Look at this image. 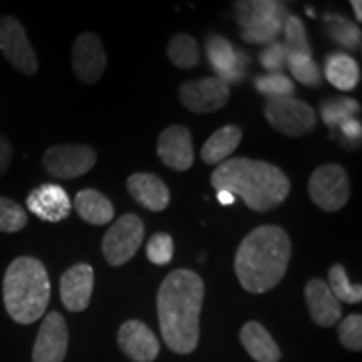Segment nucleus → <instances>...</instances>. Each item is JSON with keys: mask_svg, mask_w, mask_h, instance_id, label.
Masks as SVG:
<instances>
[{"mask_svg": "<svg viewBox=\"0 0 362 362\" xmlns=\"http://www.w3.org/2000/svg\"><path fill=\"white\" fill-rule=\"evenodd\" d=\"M240 342L245 347L248 356L257 362H279L282 357V352L269 330L253 320L247 322L240 330Z\"/></svg>", "mask_w": 362, "mask_h": 362, "instance_id": "21", "label": "nucleus"}, {"mask_svg": "<svg viewBox=\"0 0 362 362\" xmlns=\"http://www.w3.org/2000/svg\"><path fill=\"white\" fill-rule=\"evenodd\" d=\"M117 344L133 362H153L160 354V342L141 320H128L121 325Z\"/></svg>", "mask_w": 362, "mask_h": 362, "instance_id": "16", "label": "nucleus"}, {"mask_svg": "<svg viewBox=\"0 0 362 362\" xmlns=\"http://www.w3.org/2000/svg\"><path fill=\"white\" fill-rule=\"evenodd\" d=\"M329 288L339 302L346 304H359L362 300V287L359 284L352 285L347 279L344 265L336 264L329 270Z\"/></svg>", "mask_w": 362, "mask_h": 362, "instance_id": "27", "label": "nucleus"}, {"mask_svg": "<svg viewBox=\"0 0 362 362\" xmlns=\"http://www.w3.org/2000/svg\"><path fill=\"white\" fill-rule=\"evenodd\" d=\"M292 257L287 232L277 225L252 230L235 253V274L243 291L265 293L280 284Z\"/></svg>", "mask_w": 362, "mask_h": 362, "instance_id": "2", "label": "nucleus"}, {"mask_svg": "<svg viewBox=\"0 0 362 362\" xmlns=\"http://www.w3.org/2000/svg\"><path fill=\"white\" fill-rule=\"evenodd\" d=\"M216 200H218V202L221 203V205L230 206V205H233L237 198H235L233 194L230 193V192H225V189H220V192H216Z\"/></svg>", "mask_w": 362, "mask_h": 362, "instance_id": "38", "label": "nucleus"}, {"mask_svg": "<svg viewBox=\"0 0 362 362\" xmlns=\"http://www.w3.org/2000/svg\"><path fill=\"white\" fill-rule=\"evenodd\" d=\"M74 208L78 215L90 225H106L115 218V206L96 189H81L76 194Z\"/></svg>", "mask_w": 362, "mask_h": 362, "instance_id": "23", "label": "nucleus"}, {"mask_svg": "<svg viewBox=\"0 0 362 362\" xmlns=\"http://www.w3.org/2000/svg\"><path fill=\"white\" fill-rule=\"evenodd\" d=\"M170 61L180 69H192L200 64V47L188 34H178L170 40L166 49Z\"/></svg>", "mask_w": 362, "mask_h": 362, "instance_id": "25", "label": "nucleus"}, {"mask_svg": "<svg viewBox=\"0 0 362 362\" xmlns=\"http://www.w3.org/2000/svg\"><path fill=\"white\" fill-rule=\"evenodd\" d=\"M260 64L269 72H282L287 66V49L284 44L272 42L260 52Z\"/></svg>", "mask_w": 362, "mask_h": 362, "instance_id": "35", "label": "nucleus"}, {"mask_svg": "<svg viewBox=\"0 0 362 362\" xmlns=\"http://www.w3.org/2000/svg\"><path fill=\"white\" fill-rule=\"evenodd\" d=\"M98 161V153L86 144H57L42 156V166L57 180L79 178L90 171Z\"/></svg>", "mask_w": 362, "mask_h": 362, "instance_id": "9", "label": "nucleus"}, {"mask_svg": "<svg viewBox=\"0 0 362 362\" xmlns=\"http://www.w3.org/2000/svg\"><path fill=\"white\" fill-rule=\"evenodd\" d=\"M27 208L42 221L57 223L69 216L72 205L64 188L54 183H44L29 193Z\"/></svg>", "mask_w": 362, "mask_h": 362, "instance_id": "17", "label": "nucleus"}, {"mask_svg": "<svg viewBox=\"0 0 362 362\" xmlns=\"http://www.w3.org/2000/svg\"><path fill=\"white\" fill-rule=\"evenodd\" d=\"M69 346V330L64 317L49 312L44 317L37 339L34 342L33 362H64Z\"/></svg>", "mask_w": 362, "mask_h": 362, "instance_id": "13", "label": "nucleus"}, {"mask_svg": "<svg viewBox=\"0 0 362 362\" xmlns=\"http://www.w3.org/2000/svg\"><path fill=\"white\" fill-rule=\"evenodd\" d=\"M4 305L17 324H34L44 315L51 298V280L44 264L19 257L7 267L2 284Z\"/></svg>", "mask_w": 362, "mask_h": 362, "instance_id": "4", "label": "nucleus"}, {"mask_svg": "<svg viewBox=\"0 0 362 362\" xmlns=\"http://www.w3.org/2000/svg\"><path fill=\"white\" fill-rule=\"evenodd\" d=\"M337 129L341 131V134L347 139V141L356 143V141H359V139H361L362 124H361L359 119H356V117H354V119L344 121V123L339 126Z\"/></svg>", "mask_w": 362, "mask_h": 362, "instance_id": "36", "label": "nucleus"}, {"mask_svg": "<svg viewBox=\"0 0 362 362\" xmlns=\"http://www.w3.org/2000/svg\"><path fill=\"white\" fill-rule=\"evenodd\" d=\"M146 255L151 264L168 265L173 259V238L168 233H155L148 242Z\"/></svg>", "mask_w": 362, "mask_h": 362, "instance_id": "34", "label": "nucleus"}, {"mask_svg": "<svg viewBox=\"0 0 362 362\" xmlns=\"http://www.w3.org/2000/svg\"><path fill=\"white\" fill-rule=\"evenodd\" d=\"M325 78L334 88L352 90L361 81L359 64L344 52H332L325 59Z\"/></svg>", "mask_w": 362, "mask_h": 362, "instance_id": "24", "label": "nucleus"}, {"mask_svg": "<svg viewBox=\"0 0 362 362\" xmlns=\"http://www.w3.org/2000/svg\"><path fill=\"white\" fill-rule=\"evenodd\" d=\"M0 52L22 74L34 76L39 69L37 56L27 39L25 29L11 16L0 17Z\"/></svg>", "mask_w": 362, "mask_h": 362, "instance_id": "10", "label": "nucleus"}, {"mask_svg": "<svg viewBox=\"0 0 362 362\" xmlns=\"http://www.w3.org/2000/svg\"><path fill=\"white\" fill-rule=\"evenodd\" d=\"M309 197L320 210L329 214L341 210L351 197V183L346 170L336 163L315 168L309 180Z\"/></svg>", "mask_w": 362, "mask_h": 362, "instance_id": "6", "label": "nucleus"}, {"mask_svg": "<svg viewBox=\"0 0 362 362\" xmlns=\"http://www.w3.org/2000/svg\"><path fill=\"white\" fill-rule=\"evenodd\" d=\"M29 216L19 203L12 202L11 198L0 197V232L17 233L25 228Z\"/></svg>", "mask_w": 362, "mask_h": 362, "instance_id": "32", "label": "nucleus"}, {"mask_svg": "<svg viewBox=\"0 0 362 362\" xmlns=\"http://www.w3.org/2000/svg\"><path fill=\"white\" fill-rule=\"evenodd\" d=\"M339 341L349 351L359 352L362 349V317L351 314L339 325Z\"/></svg>", "mask_w": 362, "mask_h": 362, "instance_id": "33", "label": "nucleus"}, {"mask_svg": "<svg viewBox=\"0 0 362 362\" xmlns=\"http://www.w3.org/2000/svg\"><path fill=\"white\" fill-rule=\"evenodd\" d=\"M180 101L194 115H210L230 101V86L218 78H203L180 86Z\"/></svg>", "mask_w": 362, "mask_h": 362, "instance_id": "11", "label": "nucleus"}, {"mask_svg": "<svg viewBox=\"0 0 362 362\" xmlns=\"http://www.w3.org/2000/svg\"><path fill=\"white\" fill-rule=\"evenodd\" d=\"M205 284L193 270H173L158 292V319L163 341L176 354H189L200 341V314Z\"/></svg>", "mask_w": 362, "mask_h": 362, "instance_id": "1", "label": "nucleus"}, {"mask_svg": "<svg viewBox=\"0 0 362 362\" xmlns=\"http://www.w3.org/2000/svg\"><path fill=\"white\" fill-rule=\"evenodd\" d=\"M211 187L242 198L248 208L260 214L282 205L291 193V181L279 166L248 158L220 163L211 173Z\"/></svg>", "mask_w": 362, "mask_h": 362, "instance_id": "3", "label": "nucleus"}, {"mask_svg": "<svg viewBox=\"0 0 362 362\" xmlns=\"http://www.w3.org/2000/svg\"><path fill=\"white\" fill-rule=\"evenodd\" d=\"M206 56L211 67L215 71V78L223 81L225 84L240 83L245 78L247 66L250 64V59L245 52L235 51L233 45L221 35L211 34L206 37L205 42Z\"/></svg>", "mask_w": 362, "mask_h": 362, "instance_id": "12", "label": "nucleus"}, {"mask_svg": "<svg viewBox=\"0 0 362 362\" xmlns=\"http://www.w3.org/2000/svg\"><path fill=\"white\" fill-rule=\"evenodd\" d=\"M287 66L291 69L293 79L307 88H315L322 83L320 69L312 56H297V54H287Z\"/></svg>", "mask_w": 362, "mask_h": 362, "instance_id": "29", "label": "nucleus"}, {"mask_svg": "<svg viewBox=\"0 0 362 362\" xmlns=\"http://www.w3.org/2000/svg\"><path fill=\"white\" fill-rule=\"evenodd\" d=\"M243 133L238 126L228 124L215 131L210 138L206 139V143L202 148V160L206 165H220L228 158L235 149L238 148L240 141H242Z\"/></svg>", "mask_w": 362, "mask_h": 362, "instance_id": "22", "label": "nucleus"}, {"mask_svg": "<svg viewBox=\"0 0 362 362\" xmlns=\"http://www.w3.org/2000/svg\"><path fill=\"white\" fill-rule=\"evenodd\" d=\"M359 103L351 98L330 99V101H324L320 104V116H322V121L329 128H339L344 121L354 119L359 115Z\"/></svg>", "mask_w": 362, "mask_h": 362, "instance_id": "26", "label": "nucleus"}, {"mask_svg": "<svg viewBox=\"0 0 362 362\" xmlns=\"http://www.w3.org/2000/svg\"><path fill=\"white\" fill-rule=\"evenodd\" d=\"M265 117L269 124L285 136L309 134L315 129L317 116L309 104L296 98L269 99L265 104Z\"/></svg>", "mask_w": 362, "mask_h": 362, "instance_id": "8", "label": "nucleus"}, {"mask_svg": "<svg viewBox=\"0 0 362 362\" xmlns=\"http://www.w3.org/2000/svg\"><path fill=\"white\" fill-rule=\"evenodd\" d=\"M235 13L242 27V39L250 44H269L284 30L287 8L274 0L235 2Z\"/></svg>", "mask_w": 362, "mask_h": 362, "instance_id": "5", "label": "nucleus"}, {"mask_svg": "<svg viewBox=\"0 0 362 362\" xmlns=\"http://www.w3.org/2000/svg\"><path fill=\"white\" fill-rule=\"evenodd\" d=\"M327 22V33L330 39L336 40L342 47L349 49V51H356L361 45V29L354 22L347 21L342 16H327L325 17Z\"/></svg>", "mask_w": 362, "mask_h": 362, "instance_id": "28", "label": "nucleus"}, {"mask_svg": "<svg viewBox=\"0 0 362 362\" xmlns=\"http://www.w3.org/2000/svg\"><path fill=\"white\" fill-rule=\"evenodd\" d=\"M126 187L134 202L151 211H163L170 205V189L160 176L151 173L131 175Z\"/></svg>", "mask_w": 362, "mask_h": 362, "instance_id": "20", "label": "nucleus"}, {"mask_svg": "<svg viewBox=\"0 0 362 362\" xmlns=\"http://www.w3.org/2000/svg\"><path fill=\"white\" fill-rule=\"evenodd\" d=\"M158 156L175 171H188L192 168L194 153L189 129L175 124L163 131L158 138Z\"/></svg>", "mask_w": 362, "mask_h": 362, "instance_id": "15", "label": "nucleus"}, {"mask_svg": "<svg viewBox=\"0 0 362 362\" xmlns=\"http://www.w3.org/2000/svg\"><path fill=\"white\" fill-rule=\"evenodd\" d=\"M285 49L287 54H297V56H312V49L307 39L305 27L302 21L296 16H288L284 24Z\"/></svg>", "mask_w": 362, "mask_h": 362, "instance_id": "30", "label": "nucleus"}, {"mask_svg": "<svg viewBox=\"0 0 362 362\" xmlns=\"http://www.w3.org/2000/svg\"><path fill=\"white\" fill-rule=\"evenodd\" d=\"M12 155H13V149L12 144L6 136L0 134V178L7 173L8 166H11L12 161Z\"/></svg>", "mask_w": 362, "mask_h": 362, "instance_id": "37", "label": "nucleus"}, {"mask_svg": "<svg viewBox=\"0 0 362 362\" xmlns=\"http://www.w3.org/2000/svg\"><path fill=\"white\" fill-rule=\"evenodd\" d=\"M106 52L101 39L93 33H83L72 45V69L84 84H94L106 71Z\"/></svg>", "mask_w": 362, "mask_h": 362, "instance_id": "14", "label": "nucleus"}, {"mask_svg": "<svg viewBox=\"0 0 362 362\" xmlns=\"http://www.w3.org/2000/svg\"><path fill=\"white\" fill-rule=\"evenodd\" d=\"M351 6H352V8H354L357 22H361V19H362V2H359V0H352Z\"/></svg>", "mask_w": 362, "mask_h": 362, "instance_id": "39", "label": "nucleus"}, {"mask_svg": "<svg viewBox=\"0 0 362 362\" xmlns=\"http://www.w3.org/2000/svg\"><path fill=\"white\" fill-rule=\"evenodd\" d=\"M94 288V270L88 264H76L61 277V300L69 312L88 309Z\"/></svg>", "mask_w": 362, "mask_h": 362, "instance_id": "18", "label": "nucleus"}, {"mask_svg": "<svg viewBox=\"0 0 362 362\" xmlns=\"http://www.w3.org/2000/svg\"><path fill=\"white\" fill-rule=\"evenodd\" d=\"M305 298L312 320L320 327H332L341 320V302L330 292L327 282L322 279H312L305 285Z\"/></svg>", "mask_w": 362, "mask_h": 362, "instance_id": "19", "label": "nucleus"}, {"mask_svg": "<svg viewBox=\"0 0 362 362\" xmlns=\"http://www.w3.org/2000/svg\"><path fill=\"white\" fill-rule=\"evenodd\" d=\"M144 238V225L138 215L117 218L103 238V255L111 267H121L133 259Z\"/></svg>", "mask_w": 362, "mask_h": 362, "instance_id": "7", "label": "nucleus"}, {"mask_svg": "<svg viewBox=\"0 0 362 362\" xmlns=\"http://www.w3.org/2000/svg\"><path fill=\"white\" fill-rule=\"evenodd\" d=\"M255 89L259 90L262 96L269 99H280V98H292L293 83L282 72H270V74L259 76L255 79Z\"/></svg>", "mask_w": 362, "mask_h": 362, "instance_id": "31", "label": "nucleus"}]
</instances>
